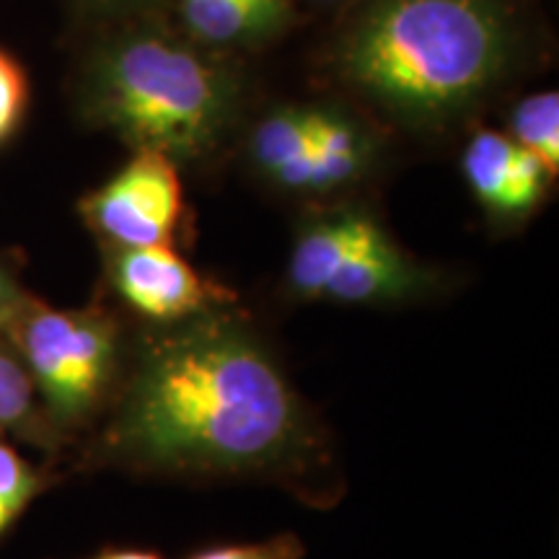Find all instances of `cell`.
<instances>
[{"label": "cell", "instance_id": "obj_18", "mask_svg": "<svg viewBox=\"0 0 559 559\" xmlns=\"http://www.w3.org/2000/svg\"><path fill=\"white\" fill-rule=\"evenodd\" d=\"M91 9H104V11H117V9H132V5L143 3V0H83Z\"/></svg>", "mask_w": 559, "mask_h": 559}, {"label": "cell", "instance_id": "obj_12", "mask_svg": "<svg viewBox=\"0 0 559 559\" xmlns=\"http://www.w3.org/2000/svg\"><path fill=\"white\" fill-rule=\"evenodd\" d=\"M52 466H37L11 443L0 440V539L11 534L21 515L52 485Z\"/></svg>", "mask_w": 559, "mask_h": 559}, {"label": "cell", "instance_id": "obj_4", "mask_svg": "<svg viewBox=\"0 0 559 559\" xmlns=\"http://www.w3.org/2000/svg\"><path fill=\"white\" fill-rule=\"evenodd\" d=\"M3 334L29 373L47 423L66 445L99 428L120 391L130 342L99 306L55 309L26 296Z\"/></svg>", "mask_w": 559, "mask_h": 559}, {"label": "cell", "instance_id": "obj_8", "mask_svg": "<svg viewBox=\"0 0 559 559\" xmlns=\"http://www.w3.org/2000/svg\"><path fill=\"white\" fill-rule=\"evenodd\" d=\"M464 177L495 221L519 223L539 205L551 174L510 135L481 130L464 153Z\"/></svg>", "mask_w": 559, "mask_h": 559}, {"label": "cell", "instance_id": "obj_16", "mask_svg": "<svg viewBox=\"0 0 559 559\" xmlns=\"http://www.w3.org/2000/svg\"><path fill=\"white\" fill-rule=\"evenodd\" d=\"M26 296H29V293H24L16 275L0 262V332L5 330V324L13 319V313L21 309Z\"/></svg>", "mask_w": 559, "mask_h": 559}, {"label": "cell", "instance_id": "obj_5", "mask_svg": "<svg viewBox=\"0 0 559 559\" xmlns=\"http://www.w3.org/2000/svg\"><path fill=\"white\" fill-rule=\"evenodd\" d=\"M285 285L300 300L396 306L436 290L438 275L402 249L366 207H340L296 230Z\"/></svg>", "mask_w": 559, "mask_h": 559}, {"label": "cell", "instance_id": "obj_3", "mask_svg": "<svg viewBox=\"0 0 559 559\" xmlns=\"http://www.w3.org/2000/svg\"><path fill=\"white\" fill-rule=\"evenodd\" d=\"M81 107L135 151L177 160L207 156L236 111V81L185 41L153 29L120 34L91 58Z\"/></svg>", "mask_w": 559, "mask_h": 559}, {"label": "cell", "instance_id": "obj_17", "mask_svg": "<svg viewBox=\"0 0 559 559\" xmlns=\"http://www.w3.org/2000/svg\"><path fill=\"white\" fill-rule=\"evenodd\" d=\"M86 559H166L160 551H153V549H138V547H111V549H104L99 555L94 557H86Z\"/></svg>", "mask_w": 559, "mask_h": 559}, {"label": "cell", "instance_id": "obj_14", "mask_svg": "<svg viewBox=\"0 0 559 559\" xmlns=\"http://www.w3.org/2000/svg\"><path fill=\"white\" fill-rule=\"evenodd\" d=\"M306 544L298 534H275L262 542L213 544L192 551L187 559H304Z\"/></svg>", "mask_w": 559, "mask_h": 559}, {"label": "cell", "instance_id": "obj_1", "mask_svg": "<svg viewBox=\"0 0 559 559\" xmlns=\"http://www.w3.org/2000/svg\"><path fill=\"white\" fill-rule=\"evenodd\" d=\"M79 469L177 481H264L311 508L345 495L332 432L275 353L226 309L130 342L120 391Z\"/></svg>", "mask_w": 559, "mask_h": 559}, {"label": "cell", "instance_id": "obj_19", "mask_svg": "<svg viewBox=\"0 0 559 559\" xmlns=\"http://www.w3.org/2000/svg\"><path fill=\"white\" fill-rule=\"evenodd\" d=\"M324 3H332V0H324Z\"/></svg>", "mask_w": 559, "mask_h": 559}, {"label": "cell", "instance_id": "obj_6", "mask_svg": "<svg viewBox=\"0 0 559 559\" xmlns=\"http://www.w3.org/2000/svg\"><path fill=\"white\" fill-rule=\"evenodd\" d=\"M79 213L102 247H174L185 215L177 164L158 151H135L115 177L81 200Z\"/></svg>", "mask_w": 559, "mask_h": 559}, {"label": "cell", "instance_id": "obj_9", "mask_svg": "<svg viewBox=\"0 0 559 559\" xmlns=\"http://www.w3.org/2000/svg\"><path fill=\"white\" fill-rule=\"evenodd\" d=\"M181 21L200 45L243 47L277 34L290 21V11L260 0H181Z\"/></svg>", "mask_w": 559, "mask_h": 559}, {"label": "cell", "instance_id": "obj_2", "mask_svg": "<svg viewBox=\"0 0 559 559\" xmlns=\"http://www.w3.org/2000/svg\"><path fill=\"white\" fill-rule=\"evenodd\" d=\"M498 0H376L340 47L342 79L404 122H449L510 60Z\"/></svg>", "mask_w": 559, "mask_h": 559}, {"label": "cell", "instance_id": "obj_15", "mask_svg": "<svg viewBox=\"0 0 559 559\" xmlns=\"http://www.w3.org/2000/svg\"><path fill=\"white\" fill-rule=\"evenodd\" d=\"M29 102V83L11 55L0 50V143H5L24 120Z\"/></svg>", "mask_w": 559, "mask_h": 559}, {"label": "cell", "instance_id": "obj_11", "mask_svg": "<svg viewBox=\"0 0 559 559\" xmlns=\"http://www.w3.org/2000/svg\"><path fill=\"white\" fill-rule=\"evenodd\" d=\"M311 115L309 107L275 109L251 132V158L275 185L311 153Z\"/></svg>", "mask_w": 559, "mask_h": 559}, {"label": "cell", "instance_id": "obj_13", "mask_svg": "<svg viewBox=\"0 0 559 559\" xmlns=\"http://www.w3.org/2000/svg\"><path fill=\"white\" fill-rule=\"evenodd\" d=\"M513 138L523 151L534 153L555 177L559 169V96L555 91L526 96L513 111Z\"/></svg>", "mask_w": 559, "mask_h": 559}, {"label": "cell", "instance_id": "obj_7", "mask_svg": "<svg viewBox=\"0 0 559 559\" xmlns=\"http://www.w3.org/2000/svg\"><path fill=\"white\" fill-rule=\"evenodd\" d=\"M104 249V270L115 296L153 326L221 311L236 293L192 267L174 247Z\"/></svg>", "mask_w": 559, "mask_h": 559}, {"label": "cell", "instance_id": "obj_10", "mask_svg": "<svg viewBox=\"0 0 559 559\" xmlns=\"http://www.w3.org/2000/svg\"><path fill=\"white\" fill-rule=\"evenodd\" d=\"M0 432H11L47 459L66 453V445L55 436L39 407L29 373L5 340H0Z\"/></svg>", "mask_w": 559, "mask_h": 559}]
</instances>
